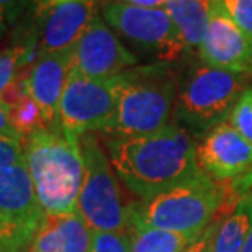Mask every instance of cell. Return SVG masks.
I'll return each instance as SVG.
<instances>
[{
    "label": "cell",
    "instance_id": "obj_16",
    "mask_svg": "<svg viewBox=\"0 0 252 252\" xmlns=\"http://www.w3.org/2000/svg\"><path fill=\"white\" fill-rule=\"evenodd\" d=\"M252 231V190L241 195L220 221L212 252H243Z\"/></svg>",
    "mask_w": 252,
    "mask_h": 252
},
{
    "label": "cell",
    "instance_id": "obj_27",
    "mask_svg": "<svg viewBox=\"0 0 252 252\" xmlns=\"http://www.w3.org/2000/svg\"><path fill=\"white\" fill-rule=\"evenodd\" d=\"M10 109H12V104H8L7 101H0V137H10V138L23 140V137L20 135L17 128L12 124Z\"/></svg>",
    "mask_w": 252,
    "mask_h": 252
},
{
    "label": "cell",
    "instance_id": "obj_22",
    "mask_svg": "<svg viewBox=\"0 0 252 252\" xmlns=\"http://www.w3.org/2000/svg\"><path fill=\"white\" fill-rule=\"evenodd\" d=\"M90 252H130V234L127 231H91Z\"/></svg>",
    "mask_w": 252,
    "mask_h": 252
},
{
    "label": "cell",
    "instance_id": "obj_24",
    "mask_svg": "<svg viewBox=\"0 0 252 252\" xmlns=\"http://www.w3.org/2000/svg\"><path fill=\"white\" fill-rule=\"evenodd\" d=\"M31 241L0 218V252H30Z\"/></svg>",
    "mask_w": 252,
    "mask_h": 252
},
{
    "label": "cell",
    "instance_id": "obj_9",
    "mask_svg": "<svg viewBox=\"0 0 252 252\" xmlns=\"http://www.w3.org/2000/svg\"><path fill=\"white\" fill-rule=\"evenodd\" d=\"M119 77L94 80L70 72L59 104V126L73 137L106 132L116 116Z\"/></svg>",
    "mask_w": 252,
    "mask_h": 252
},
{
    "label": "cell",
    "instance_id": "obj_26",
    "mask_svg": "<svg viewBox=\"0 0 252 252\" xmlns=\"http://www.w3.org/2000/svg\"><path fill=\"white\" fill-rule=\"evenodd\" d=\"M28 3L30 0H0V18L7 21V25H13Z\"/></svg>",
    "mask_w": 252,
    "mask_h": 252
},
{
    "label": "cell",
    "instance_id": "obj_2",
    "mask_svg": "<svg viewBox=\"0 0 252 252\" xmlns=\"http://www.w3.org/2000/svg\"><path fill=\"white\" fill-rule=\"evenodd\" d=\"M23 148L42 212L46 215L77 212L83 181L78 138L57 124L26 135Z\"/></svg>",
    "mask_w": 252,
    "mask_h": 252
},
{
    "label": "cell",
    "instance_id": "obj_15",
    "mask_svg": "<svg viewBox=\"0 0 252 252\" xmlns=\"http://www.w3.org/2000/svg\"><path fill=\"white\" fill-rule=\"evenodd\" d=\"M91 229L78 210L67 215H46L30 252H90Z\"/></svg>",
    "mask_w": 252,
    "mask_h": 252
},
{
    "label": "cell",
    "instance_id": "obj_18",
    "mask_svg": "<svg viewBox=\"0 0 252 252\" xmlns=\"http://www.w3.org/2000/svg\"><path fill=\"white\" fill-rule=\"evenodd\" d=\"M203 231L176 233L130 223V252H184L200 238Z\"/></svg>",
    "mask_w": 252,
    "mask_h": 252
},
{
    "label": "cell",
    "instance_id": "obj_7",
    "mask_svg": "<svg viewBox=\"0 0 252 252\" xmlns=\"http://www.w3.org/2000/svg\"><path fill=\"white\" fill-rule=\"evenodd\" d=\"M44 217L26 164L23 140L0 137V218L33 243Z\"/></svg>",
    "mask_w": 252,
    "mask_h": 252
},
{
    "label": "cell",
    "instance_id": "obj_3",
    "mask_svg": "<svg viewBox=\"0 0 252 252\" xmlns=\"http://www.w3.org/2000/svg\"><path fill=\"white\" fill-rule=\"evenodd\" d=\"M181 80L168 62L128 68L119 75L116 116L104 133L143 137L173 124Z\"/></svg>",
    "mask_w": 252,
    "mask_h": 252
},
{
    "label": "cell",
    "instance_id": "obj_11",
    "mask_svg": "<svg viewBox=\"0 0 252 252\" xmlns=\"http://www.w3.org/2000/svg\"><path fill=\"white\" fill-rule=\"evenodd\" d=\"M197 161L213 181L233 186L252 173V145L224 121L197 142Z\"/></svg>",
    "mask_w": 252,
    "mask_h": 252
},
{
    "label": "cell",
    "instance_id": "obj_10",
    "mask_svg": "<svg viewBox=\"0 0 252 252\" xmlns=\"http://www.w3.org/2000/svg\"><path fill=\"white\" fill-rule=\"evenodd\" d=\"M137 63L103 17L96 15L72 47V72L94 80H111Z\"/></svg>",
    "mask_w": 252,
    "mask_h": 252
},
{
    "label": "cell",
    "instance_id": "obj_23",
    "mask_svg": "<svg viewBox=\"0 0 252 252\" xmlns=\"http://www.w3.org/2000/svg\"><path fill=\"white\" fill-rule=\"evenodd\" d=\"M239 30L252 39V0H218Z\"/></svg>",
    "mask_w": 252,
    "mask_h": 252
},
{
    "label": "cell",
    "instance_id": "obj_12",
    "mask_svg": "<svg viewBox=\"0 0 252 252\" xmlns=\"http://www.w3.org/2000/svg\"><path fill=\"white\" fill-rule=\"evenodd\" d=\"M198 54L205 65L233 73H252V39L229 18L218 0L208 18Z\"/></svg>",
    "mask_w": 252,
    "mask_h": 252
},
{
    "label": "cell",
    "instance_id": "obj_8",
    "mask_svg": "<svg viewBox=\"0 0 252 252\" xmlns=\"http://www.w3.org/2000/svg\"><path fill=\"white\" fill-rule=\"evenodd\" d=\"M101 17L112 30L157 57L158 62L169 63L189 51L164 8H142L114 0L104 5Z\"/></svg>",
    "mask_w": 252,
    "mask_h": 252
},
{
    "label": "cell",
    "instance_id": "obj_29",
    "mask_svg": "<svg viewBox=\"0 0 252 252\" xmlns=\"http://www.w3.org/2000/svg\"><path fill=\"white\" fill-rule=\"evenodd\" d=\"M116 2L135 5V7H142V8H164L169 0H116Z\"/></svg>",
    "mask_w": 252,
    "mask_h": 252
},
{
    "label": "cell",
    "instance_id": "obj_25",
    "mask_svg": "<svg viewBox=\"0 0 252 252\" xmlns=\"http://www.w3.org/2000/svg\"><path fill=\"white\" fill-rule=\"evenodd\" d=\"M221 215H220L215 221H213L210 226L205 228V231L202 233V236L198 238L190 248H187L184 252H212L213 248V239H215V234H217V229L220 226V221H221Z\"/></svg>",
    "mask_w": 252,
    "mask_h": 252
},
{
    "label": "cell",
    "instance_id": "obj_19",
    "mask_svg": "<svg viewBox=\"0 0 252 252\" xmlns=\"http://www.w3.org/2000/svg\"><path fill=\"white\" fill-rule=\"evenodd\" d=\"M10 119H12L13 127L17 128V132L23 138L30 135V133L39 130V128L47 127L46 117L42 114L41 108L30 96H25V98H21L17 103L12 104Z\"/></svg>",
    "mask_w": 252,
    "mask_h": 252
},
{
    "label": "cell",
    "instance_id": "obj_21",
    "mask_svg": "<svg viewBox=\"0 0 252 252\" xmlns=\"http://www.w3.org/2000/svg\"><path fill=\"white\" fill-rule=\"evenodd\" d=\"M228 122L252 145V87H248L236 101Z\"/></svg>",
    "mask_w": 252,
    "mask_h": 252
},
{
    "label": "cell",
    "instance_id": "obj_17",
    "mask_svg": "<svg viewBox=\"0 0 252 252\" xmlns=\"http://www.w3.org/2000/svg\"><path fill=\"white\" fill-rule=\"evenodd\" d=\"M215 2L217 0H169L166 3L164 10L178 26L189 51L200 46Z\"/></svg>",
    "mask_w": 252,
    "mask_h": 252
},
{
    "label": "cell",
    "instance_id": "obj_6",
    "mask_svg": "<svg viewBox=\"0 0 252 252\" xmlns=\"http://www.w3.org/2000/svg\"><path fill=\"white\" fill-rule=\"evenodd\" d=\"M83 158V181L78 195V212L91 231H127L130 228V210L121 192L108 152L94 133L78 137Z\"/></svg>",
    "mask_w": 252,
    "mask_h": 252
},
{
    "label": "cell",
    "instance_id": "obj_31",
    "mask_svg": "<svg viewBox=\"0 0 252 252\" xmlns=\"http://www.w3.org/2000/svg\"><path fill=\"white\" fill-rule=\"evenodd\" d=\"M7 30H8V25H7V21L0 18V39H2V37H3L5 34H7Z\"/></svg>",
    "mask_w": 252,
    "mask_h": 252
},
{
    "label": "cell",
    "instance_id": "obj_33",
    "mask_svg": "<svg viewBox=\"0 0 252 252\" xmlns=\"http://www.w3.org/2000/svg\"><path fill=\"white\" fill-rule=\"evenodd\" d=\"M2 52H3V49H0V56H2Z\"/></svg>",
    "mask_w": 252,
    "mask_h": 252
},
{
    "label": "cell",
    "instance_id": "obj_20",
    "mask_svg": "<svg viewBox=\"0 0 252 252\" xmlns=\"http://www.w3.org/2000/svg\"><path fill=\"white\" fill-rule=\"evenodd\" d=\"M25 59L26 52L21 47H10L2 52L0 56V101H3L5 94L17 82V75Z\"/></svg>",
    "mask_w": 252,
    "mask_h": 252
},
{
    "label": "cell",
    "instance_id": "obj_5",
    "mask_svg": "<svg viewBox=\"0 0 252 252\" xmlns=\"http://www.w3.org/2000/svg\"><path fill=\"white\" fill-rule=\"evenodd\" d=\"M246 88L248 75L198 63L179 82L174 124L202 137L228 121L233 106Z\"/></svg>",
    "mask_w": 252,
    "mask_h": 252
},
{
    "label": "cell",
    "instance_id": "obj_28",
    "mask_svg": "<svg viewBox=\"0 0 252 252\" xmlns=\"http://www.w3.org/2000/svg\"><path fill=\"white\" fill-rule=\"evenodd\" d=\"M229 190H231L233 198H239L241 195L251 192L252 190V173L248 176V178H244L243 181H239V182H236V184L229 186Z\"/></svg>",
    "mask_w": 252,
    "mask_h": 252
},
{
    "label": "cell",
    "instance_id": "obj_14",
    "mask_svg": "<svg viewBox=\"0 0 252 252\" xmlns=\"http://www.w3.org/2000/svg\"><path fill=\"white\" fill-rule=\"evenodd\" d=\"M72 72V49L39 54L26 77V93L36 101L47 127L59 124V104Z\"/></svg>",
    "mask_w": 252,
    "mask_h": 252
},
{
    "label": "cell",
    "instance_id": "obj_4",
    "mask_svg": "<svg viewBox=\"0 0 252 252\" xmlns=\"http://www.w3.org/2000/svg\"><path fill=\"white\" fill-rule=\"evenodd\" d=\"M228 200H238L233 198L229 187L205 176L133 203L130 223L176 233L203 231L220 217Z\"/></svg>",
    "mask_w": 252,
    "mask_h": 252
},
{
    "label": "cell",
    "instance_id": "obj_30",
    "mask_svg": "<svg viewBox=\"0 0 252 252\" xmlns=\"http://www.w3.org/2000/svg\"><path fill=\"white\" fill-rule=\"evenodd\" d=\"M31 2L36 3L37 10L39 8H44L47 5H52V3H63V2H75V0H31Z\"/></svg>",
    "mask_w": 252,
    "mask_h": 252
},
{
    "label": "cell",
    "instance_id": "obj_32",
    "mask_svg": "<svg viewBox=\"0 0 252 252\" xmlns=\"http://www.w3.org/2000/svg\"><path fill=\"white\" fill-rule=\"evenodd\" d=\"M243 252H252V231L249 234V238H248V243H246V248Z\"/></svg>",
    "mask_w": 252,
    "mask_h": 252
},
{
    "label": "cell",
    "instance_id": "obj_1",
    "mask_svg": "<svg viewBox=\"0 0 252 252\" xmlns=\"http://www.w3.org/2000/svg\"><path fill=\"white\" fill-rule=\"evenodd\" d=\"M106 148L117 178L140 200L207 176L197 161V140L174 122L143 137H109Z\"/></svg>",
    "mask_w": 252,
    "mask_h": 252
},
{
    "label": "cell",
    "instance_id": "obj_13",
    "mask_svg": "<svg viewBox=\"0 0 252 252\" xmlns=\"http://www.w3.org/2000/svg\"><path fill=\"white\" fill-rule=\"evenodd\" d=\"M39 13V54L68 51L87 31L96 15L94 0L52 3L37 10Z\"/></svg>",
    "mask_w": 252,
    "mask_h": 252
}]
</instances>
